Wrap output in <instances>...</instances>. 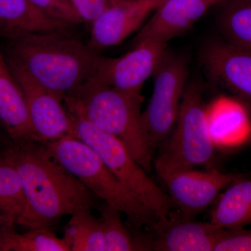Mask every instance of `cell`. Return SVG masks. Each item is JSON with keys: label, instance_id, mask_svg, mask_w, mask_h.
<instances>
[{"label": "cell", "instance_id": "cell-1", "mask_svg": "<svg viewBox=\"0 0 251 251\" xmlns=\"http://www.w3.org/2000/svg\"><path fill=\"white\" fill-rule=\"evenodd\" d=\"M17 172L25 209L18 225L50 227L62 216L92 209L97 197L38 140L14 142L4 151Z\"/></svg>", "mask_w": 251, "mask_h": 251}, {"label": "cell", "instance_id": "cell-2", "mask_svg": "<svg viewBox=\"0 0 251 251\" xmlns=\"http://www.w3.org/2000/svg\"><path fill=\"white\" fill-rule=\"evenodd\" d=\"M7 56L64 100L94 76L99 54L69 33L50 32L10 41Z\"/></svg>", "mask_w": 251, "mask_h": 251}, {"label": "cell", "instance_id": "cell-3", "mask_svg": "<svg viewBox=\"0 0 251 251\" xmlns=\"http://www.w3.org/2000/svg\"><path fill=\"white\" fill-rule=\"evenodd\" d=\"M66 106L80 112L97 128L115 137L147 173L152 169L153 148L145 130L142 97L129 95L92 78L72 96Z\"/></svg>", "mask_w": 251, "mask_h": 251}, {"label": "cell", "instance_id": "cell-4", "mask_svg": "<svg viewBox=\"0 0 251 251\" xmlns=\"http://www.w3.org/2000/svg\"><path fill=\"white\" fill-rule=\"evenodd\" d=\"M45 144L54 158L96 197L125 214L133 226L151 227L156 222L152 211L126 188L87 144L73 136Z\"/></svg>", "mask_w": 251, "mask_h": 251}, {"label": "cell", "instance_id": "cell-5", "mask_svg": "<svg viewBox=\"0 0 251 251\" xmlns=\"http://www.w3.org/2000/svg\"><path fill=\"white\" fill-rule=\"evenodd\" d=\"M214 143L202 91L193 82L186 86L174 127L160 145L153 166L161 179L173 172L206 164L214 155Z\"/></svg>", "mask_w": 251, "mask_h": 251}, {"label": "cell", "instance_id": "cell-6", "mask_svg": "<svg viewBox=\"0 0 251 251\" xmlns=\"http://www.w3.org/2000/svg\"><path fill=\"white\" fill-rule=\"evenodd\" d=\"M66 108L74 124V137L87 144L98 154L126 188L152 211L157 221L168 219L173 206L169 196L150 177L124 144L97 128L75 109L69 106Z\"/></svg>", "mask_w": 251, "mask_h": 251}, {"label": "cell", "instance_id": "cell-7", "mask_svg": "<svg viewBox=\"0 0 251 251\" xmlns=\"http://www.w3.org/2000/svg\"><path fill=\"white\" fill-rule=\"evenodd\" d=\"M152 76V94L143 112V120L154 149L163 143L174 127L187 86V63L184 57L166 50Z\"/></svg>", "mask_w": 251, "mask_h": 251}, {"label": "cell", "instance_id": "cell-8", "mask_svg": "<svg viewBox=\"0 0 251 251\" xmlns=\"http://www.w3.org/2000/svg\"><path fill=\"white\" fill-rule=\"evenodd\" d=\"M15 80L22 91L33 128L46 143L74 137V127L64 100L36 82L16 61L6 57Z\"/></svg>", "mask_w": 251, "mask_h": 251}, {"label": "cell", "instance_id": "cell-9", "mask_svg": "<svg viewBox=\"0 0 251 251\" xmlns=\"http://www.w3.org/2000/svg\"><path fill=\"white\" fill-rule=\"evenodd\" d=\"M166 51V44L143 41L121 57L99 55L92 78L129 95L141 97L144 84L152 76Z\"/></svg>", "mask_w": 251, "mask_h": 251}, {"label": "cell", "instance_id": "cell-10", "mask_svg": "<svg viewBox=\"0 0 251 251\" xmlns=\"http://www.w3.org/2000/svg\"><path fill=\"white\" fill-rule=\"evenodd\" d=\"M242 176L215 168L205 171L191 168L173 172L161 179L168 188L173 205L178 208L181 216L191 219L210 205L220 193Z\"/></svg>", "mask_w": 251, "mask_h": 251}, {"label": "cell", "instance_id": "cell-11", "mask_svg": "<svg viewBox=\"0 0 251 251\" xmlns=\"http://www.w3.org/2000/svg\"><path fill=\"white\" fill-rule=\"evenodd\" d=\"M202 62L213 80L251 103V50L228 41H212L202 51Z\"/></svg>", "mask_w": 251, "mask_h": 251}, {"label": "cell", "instance_id": "cell-12", "mask_svg": "<svg viewBox=\"0 0 251 251\" xmlns=\"http://www.w3.org/2000/svg\"><path fill=\"white\" fill-rule=\"evenodd\" d=\"M155 9L151 0H126L109 4L91 24L87 45L97 52L118 45L138 30Z\"/></svg>", "mask_w": 251, "mask_h": 251}, {"label": "cell", "instance_id": "cell-13", "mask_svg": "<svg viewBox=\"0 0 251 251\" xmlns=\"http://www.w3.org/2000/svg\"><path fill=\"white\" fill-rule=\"evenodd\" d=\"M217 0H168L141 27L135 44L143 41L167 44L184 34L204 16Z\"/></svg>", "mask_w": 251, "mask_h": 251}, {"label": "cell", "instance_id": "cell-14", "mask_svg": "<svg viewBox=\"0 0 251 251\" xmlns=\"http://www.w3.org/2000/svg\"><path fill=\"white\" fill-rule=\"evenodd\" d=\"M151 227L155 237L150 250L157 251H214L225 231L211 221L198 222L171 215Z\"/></svg>", "mask_w": 251, "mask_h": 251}, {"label": "cell", "instance_id": "cell-15", "mask_svg": "<svg viewBox=\"0 0 251 251\" xmlns=\"http://www.w3.org/2000/svg\"><path fill=\"white\" fill-rule=\"evenodd\" d=\"M0 122L14 142L40 141L31 125L24 96L0 50Z\"/></svg>", "mask_w": 251, "mask_h": 251}, {"label": "cell", "instance_id": "cell-16", "mask_svg": "<svg viewBox=\"0 0 251 251\" xmlns=\"http://www.w3.org/2000/svg\"><path fill=\"white\" fill-rule=\"evenodd\" d=\"M72 26L43 14L29 0H0V35L9 41L41 33H69Z\"/></svg>", "mask_w": 251, "mask_h": 251}, {"label": "cell", "instance_id": "cell-17", "mask_svg": "<svg viewBox=\"0 0 251 251\" xmlns=\"http://www.w3.org/2000/svg\"><path fill=\"white\" fill-rule=\"evenodd\" d=\"M225 229L251 226V179L242 176L229 184L211 213V221Z\"/></svg>", "mask_w": 251, "mask_h": 251}, {"label": "cell", "instance_id": "cell-18", "mask_svg": "<svg viewBox=\"0 0 251 251\" xmlns=\"http://www.w3.org/2000/svg\"><path fill=\"white\" fill-rule=\"evenodd\" d=\"M14 224L0 226V251H72L67 238H59L50 227L30 229L20 234Z\"/></svg>", "mask_w": 251, "mask_h": 251}, {"label": "cell", "instance_id": "cell-19", "mask_svg": "<svg viewBox=\"0 0 251 251\" xmlns=\"http://www.w3.org/2000/svg\"><path fill=\"white\" fill-rule=\"evenodd\" d=\"M25 209L17 172L4 153H0V226L18 225Z\"/></svg>", "mask_w": 251, "mask_h": 251}, {"label": "cell", "instance_id": "cell-20", "mask_svg": "<svg viewBox=\"0 0 251 251\" xmlns=\"http://www.w3.org/2000/svg\"><path fill=\"white\" fill-rule=\"evenodd\" d=\"M64 236L72 251H105L101 223L91 209H80L71 215Z\"/></svg>", "mask_w": 251, "mask_h": 251}, {"label": "cell", "instance_id": "cell-21", "mask_svg": "<svg viewBox=\"0 0 251 251\" xmlns=\"http://www.w3.org/2000/svg\"><path fill=\"white\" fill-rule=\"evenodd\" d=\"M224 39L251 50V0H233L219 21Z\"/></svg>", "mask_w": 251, "mask_h": 251}, {"label": "cell", "instance_id": "cell-22", "mask_svg": "<svg viewBox=\"0 0 251 251\" xmlns=\"http://www.w3.org/2000/svg\"><path fill=\"white\" fill-rule=\"evenodd\" d=\"M105 251H138L121 219L122 213L105 203L100 208Z\"/></svg>", "mask_w": 251, "mask_h": 251}, {"label": "cell", "instance_id": "cell-23", "mask_svg": "<svg viewBox=\"0 0 251 251\" xmlns=\"http://www.w3.org/2000/svg\"><path fill=\"white\" fill-rule=\"evenodd\" d=\"M29 1L43 14L54 20L68 23L72 25L83 23L69 0Z\"/></svg>", "mask_w": 251, "mask_h": 251}, {"label": "cell", "instance_id": "cell-24", "mask_svg": "<svg viewBox=\"0 0 251 251\" xmlns=\"http://www.w3.org/2000/svg\"><path fill=\"white\" fill-rule=\"evenodd\" d=\"M214 251H251V226L247 229H225Z\"/></svg>", "mask_w": 251, "mask_h": 251}, {"label": "cell", "instance_id": "cell-25", "mask_svg": "<svg viewBox=\"0 0 251 251\" xmlns=\"http://www.w3.org/2000/svg\"><path fill=\"white\" fill-rule=\"evenodd\" d=\"M82 22L92 24L106 9L107 0H69Z\"/></svg>", "mask_w": 251, "mask_h": 251}, {"label": "cell", "instance_id": "cell-26", "mask_svg": "<svg viewBox=\"0 0 251 251\" xmlns=\"http://www.w3.org/2000/svg\"><path fill=\"white\" fill-rule=\"evenodd\" d=\"M153 1V4H154L155 6H156V9L158 6H159L160 5L163 4V3L166 2L168 0H151Z\"/></svg>", "mask_w": 251, "mask_h": 251}, {"label": "cell", "instance_id": "cell-27", "mask_svg": "<svg viewBox=\"0 0 251 251\" xmlns=\"http://www.w3.org/2000/svg\"><path fill=\"white\" fill-rule=\"evenodd\" d=\"M108 4H114V3L120 2V1H126V0H107Z\"/></svg>", "mask_w": 251, "mask_h": 251}, {"label": "cell", "instance_id": "cell-28", "mask_svg": "<svg viewBox=\"0 0 251 251\" xmlns=\"http://www.w3.org/2000/svg\"><path fill=\"white\" fill-rule=\"evenodd\" d=\"M226 1V0H217L218 4H219V3L223 2V1Z\"/></svg>", "mask_w": 251, "mask_h": 251}, {"label": "cell", "instance_id": "cell-29", "mask_svg": "<svg viewBox=\"0 0 251 251\" xmlns=\"http://www.w3.org/2000/svg\"><path fill=\"white\" fill-rule=\"evenodd\" d=\"M1 126H3L1 125V122H0V128H1Z\"/></svg>", "mask_w": 251, "mask_h": 251}]
</instances>
